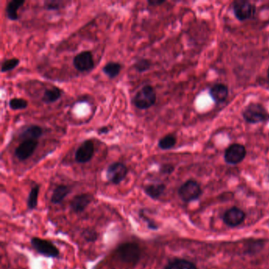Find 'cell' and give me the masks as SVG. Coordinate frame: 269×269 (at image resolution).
<instances>
[{"label": "cell", "instance_id": "cell-1", "mask_svg": "<svg viewBox=\"0 0 269 269\" xmlns=\"http://www.w3.org/2000/svg\"><path fill=\"white\" fill-rule=\"evenodd\" d=\"M242 117L247 123L259 124L269 121V112L263 104L252 102L242 111Z\"/></svg>", "mask_w": 269, "mask_h": 269}, {"label": "cell", "instance_id": "cell-2", "mask_svg": "<svg viewBox=\"0 0 269 269\" xmlns=\"http://www.w3.org/2000/svg\"><path fill=\"white\" fill-rule=\"evenodd\" d=\"M157 95L152 85H146L140 89L132 100V104L140 110L149 109L157 102Z\"/></svg>", "mask_w": 269, "mask_h": 269}, {"label": "cell", "instance_id": "cell-3", "mask_svg": "<svg viewBox=\"0 0 269 269\" xmlns=\"http://www.w3.org/2000/svg\"><path fill=\"white\" fill-rule=\"evenodd\" d=\"M118 256L124 263L136 265L141 259V249L134 242H126L122 244L116 249Z\"/></svg>", "mask_w": 269, "mask_h": 269}, {"label": "cell", "instance_id": "cell-4", "mask_svg": "<svg viewBox=\"0 0 269 269\" xmlns=\"http://www.w3.org/2000/svg\"><path fill=\"white\" fill-rule=\"evenodd\" d=\"M234 14L239 22H245L254 18L257 12V7L246 0H235L232 4Z\"/></svg>", "mask_w": 269, "mask_h": 269}, {"label": "cell", "instance_id": "cell-5", "mask_svg": "<svg viewBox=\"0 0 269 269\" xmlns=\"http://www.w3.org/2000/svg\"><path fill=\"white\" fill-rule=\"evenodd\" d=\"M202 195V189L197 181L194 179L185 182L179 189V196L184 202H191L198 199Z\"/></svg>", "mask_w": 269, "mask_h": 269}, {"label": "cell", "instance_id": "cell-6", "mask_svg": "<svg viewBox=\"0 0 269 269\" xmlns=\"http://www.w3.org/2000/svg\"><path fill=\"white\" fill-rule=\"evenodd\" d=\"M247 150L245 145L240 143H234L229 145L224 152L225 162L230 165H237L245 160Z\"/></svg>", "mask_w": 269, "mask_h": 269}, {"label": "cell", "instance_id": "cell-7", "mask_svg": "<svg viewBox=\"0 0 269 269\" xmlns=\"http://www.w3.org/2000/svg\"><path fill=\"white\" fill-rule=\"evenodd\" d=\"M31 245L33 249L41 255L51 258H56L60 256V251L52 242L39 238L31 239Z\"/></svg>", "mask_w": 269, "mask_h": 269}, {"label": "cell", "instance_id": "cell-8", "mask_svg": "<svg viewBox=\"0 0 269 269\" xmlns=\"http://www.w3.org/2000/svg\"><path fill=\"white\" fill-rule=\"evenodd\" d=\"M128 172H129L128 167L124 164L121 162H114L110 164L107 167L106 176L107 180L112 184L118 185L126 179Z\"/></svg>", "mask_w": 269, "mask_h": 269}, {"label": "cell", "instance_id": "cell-9", "mask_svg": "<svg viewBox=\"0 0 269 269\" xmlns=\"http://www.w3.org/2000/svg\"><path fill=\"white\" fill-rule=\"evenodd\" d=\"M73 66L76 70L80 72H88L95 67L93 55L89 51H84L78 54L73 58Z\"/></svg>", "mask_w": 269, "mask_h": 269}, {"label": "cell", "instance_id": "cell-10", "mask_svg": "<svg viewBox=\"0 0 269 269\" xmlns=\"http://www.w3.org/2000/svg\"><path fill=\"white\" fill-rule=\"evenodd\" d=\"M95 153V145L92 140H86L81 144L75 152V160L79 164H85L92 160Z\"/></svg>", "mask_w": 269, "mask_h": 269}, {"label": "cell", "instance_id": "cell-11", "mask_svg": "<svg viewBox=\"0 0 269 269\" xmlns=\"http://www.w3.org/2000/svg\"><path fill=\"white\" fill-rule=\"evenodd\" d=\"M39 145L38 140H26L23 141L15 149V156L20 161L28 160L34 153L35 150Z\"/></svg>", "mask_w": 269, "mask_h": 269}, {"label": "cell", "instance_id": "cell-12", "mask_svg": "<svg viewBox=\"0 0 269 269\" xmlns=\"http://www.w3.org/2000/svg\"><path fill=\"white\" fill-rule=\"evenodd\" d=\"M245 214L242 209L233 207L229 208L223 214V220L228 227H235L240 225L245 220Z\"/></svg>", "mask_w": 269, "mask_h": 269}, {"label": "cell", "instance_id": "cell-13", "mask_svg": "<svg viewBox=\"0 0 269 269\" xmlns=\"http://www.w3.org/2000/svg\"><path fill=\"white\" fill-rule=\"evenodd\" d=\"M93 200V197L89 194H82L75 196L70 201V208L74 213H83Z\"/></svg>", "mask_w": 269, "mask_h": 269}, {"label": "cell", "instance_id": "cell-14", "mask_svg": "<svg viewBox=\"0 0 269 269\" xmlns=\"http://www.w3.org/2000/svg\"><path fill=\"white\" fill-rule=\"evenodd\" d=\"M209 95L216 104H223L228 98V87L223 83L215 84L210 89Z\"/></svg>", "mask_w": 269, "mask_h": 269}, {"label": "cell", "instance_id": "cell-15", "mask_svg": "<svg viewBox=\"0 0 269 269\" xmlns=\"http://www.w3.org/2000/svg\"><path fill=\"white\" fill-rule=\"evenodd\" d=\"M44 133L42 128L37 125H30L26 126L22 130L19 138L26 141V140H38Z\"/></svg>", "mask_w": 269, "mask_h": 269}, {"label": "cell", "instance_id": "cell-16", "mask_svg": "<svg viewBox=\"0 0 269 269\" xmlns=\"http://www.w3.org/2000/svg\"><path fill=\"white\" fill-rule=\"evenodd\" d=\"M166 189V185L164 183H152L145 186L144 191L145 195L153 200H157L162 196Z\"/></svg>", "mask_w": 269, "mask_h": 269}, {"label": "cell", "instance_id": "cell-17", "mask_svg": "<svg viewBox=\"0 0 269 269\" xmlns=\"http://www.w3.org/2000/svg\"><path fill=\"white\" fill-rule=\"evenodd\" d=\"M24 0H12L6 7V16L10 21H17L19 18L17 10L25 4Z\"/></svg>", "mask_w": 269, "mask_h": 269}, {"label": "cell", "instance_id": "cell-18", "mask_svg": "<svg viewBox=\"0 0 269 269\" xmlns=\"http://www.w3.org/2000/svg\"><path fill=\"white\" fill-rule=\"evenodd\" d=\"M70 193V188L66 185H60L56 186L53 191L51 201L53 204H60L67 198Z\"/></svg>", "mask_w": 269, "mask_h": 269}, {"label": "cell", "instance_id": "cell-19", "mask_svg": "<svg viewBox=\"0 0 269 269\" xmlns=\"http://www.w3.org/2000/svg\"><path fill=\"white\" fill-rule=\"evenodd\" d=\"M62 91L60 88L54 87L47 89L44 92L41 101L45 104H52V103L56 102L57 101L61 98Z\"/></svg>", "mask_w": 269, "mask_h": 269}, {"label": "cell", "instance_id": "cell-20", "mask_svg": "<svg viewBox=\"0 0 269 269\" xmlns=\"http://www.w3.org/2000/svg\"><path fill=\"white\" fill-rule=\"evenodd\" d=\"M122 70V65L117 62H109L107 63L104 68L103 72L107 75V77L111 79H116L118 75L120 74Z\"/></svg>", "mask_w": 269, "mask_h": 269}, {"label": "cell", "instance_id": "cell-21", "mask_svg": "<svg viewBox=\"0 0 269 269\" xmlns=\"http://www.w3.org/2000/svg\"><path fill=\"white\" fill-rule=\"evenodd\" d=\"M164 269H198V267L187 260L176 259L169 262Z\"/></svg>", "mask_w": 269, "mask_h": 269}, {"label": "cell", "instance_id": "cell-22", "mask_svg": "<svg viewBox=\"0 0 269 269\" xmlns=\"http://www.w3.org/2000/svg\"><path fill=\"white\" fill-rule=\"evenodd\" d=\"M176 143H177V138L176 135L169 133L160 138L158 142V146L160 149L170 150L176 146Z\"/></svg>", "mask_w": 269, "mask_h": 269}, {"label": "cell", "instance_id": "cell-23", "mask_svg": "<svg viewBox=\"0 0 269 269\" xmlns=\"http://www.w3.org/2000/svg\"><path fill=\"white\" fill-rule=\"evenodd\" d=\"M40 186L36 185L31 189L28 198L27 205L29 209H35L37 207L38 196H39Z\"/></svg>", "mask_w": 269, "mask_h": 269}, {"label": "cell", "instance_id": "cell-24", "mask_svg": "<svg viewBox=\"0 0 269 269\" xmlns=\"http://www.w3.org/2000/svg\"><path fill=\"white\" fill-rule=\"evenodd\" d=\"M28 105H29L28 101L23 98H12L9 102L10 109L14 110V111L26 109Z\"/></svg>", "mask_w": 269, "mask_h": 269}, {"label": "cell", "instance_id": "cell-25", "mask_svg": "<svg viewBox=\"0 0 269 269\" xmlns=\"http://www.w3.org/2000/svg\"><path fill=\"white\" fill-rule=\"evenodd\" d=\"M152 67V63L147 59H139L135 62L133 68L138 72V73H144L149 70Z\"/></svg>", "mask_w": 269, "mask_h": 269}, {"label": "cell", "instance_id": "cell-26", "mask_svg": "<svg viewBox=\"0 0 269 269\" xmlns=\"http://www.w3.org/2000/svg\"><path fill=\"white\" fill-rule=\"evenodd\" d=\"M19 63H20V60L18 59L13 58L6 60L5 61L3 62L1 72L5 73V72L13 70L19 65Z\"/></svg>", "mask_w": 269, "mask_h": 269}, {"label": "cell", "instance_id": "cell-27", "mask_svg": "<svg viewBox=\"0 0 269 269\" xmlns=\"http://www.w3.org/2000/svg\"><path fill=\"white\" fill-rule=\"evenodd\" d=\"M139 217L142 219L145 223H146L148 228L151 229V230H157V229H158L159 227L157 223H156L153 220H151V219H149V217H147L144 210H141V211L139 212Z\"/></svg>", "mask_w": 269, "mask_h": 269}, {"label": "cell", "instance_id": "cell-28", "mask_svg": "<svg viewBox=\"0 0 269 269\" xmlns=\"http://www.w3.org/2000/svg\"><path fill=\"white\" fill-rule=\"evenodd\" d=\"M82 236L85 241L89 242H94L98 240V234L95 230L92 229H86L82 232Z\"/></svg>", "mask_w": 269, "mask_h": 269}, {"label": "cell", "instance_id": "cell-29", "mask_svg": "<svg viewBox=\"0 0 269 269\" xmlns=\"http://www.w3.org/2000/svg\"><path fill=\"white\" fill-rule=\"evenodd\" d=\"M63 3L60 1H46L45 3V8L48 10H58L62 7Z\"/></svg>", "mask_w": 269, "mask_h": 269}, {"label": "cell", "instance_id": "cell-30", "mask_svg": "<svg viewBox=\"0 0 269 269\" xmlns=\"http://www.w3.org/2000/svg\"><path fill=\"white\" fill-rule=\"evenodd\" d=\"M175 166L170 164H164L161 165L160 172L163 175H170L174 172Z\"/></svg>", "mask_w": 269, "mask_h": 269}, {"label": "cell", "instance_id": "cell-31", "mask_svg": "<svg viewBox=\"0 0 269 269\" xmlns=\"http://www.w3.org/2000/svg\"><path fill=\"white\" fill-rule=\"evenodd\" d=\"M166 3L165 0H148V4L152 7H157V6L162 5Z\"/></svg>", "mask_w": 269, "mask_h": 269}, {"label": "cell", "instance_id": "cell-32", "mask_svg": "<svg viewBox=\"0 0 269 269\" xmlns=\"http://www.w3.org/2000/svg\"><path fill=\"white\" fill-rule=\"evenodd\" d=\"M110 130H111V128L109 126H102V127L98 129V133L99 135L107 134V133H109Z\"/></svg>", "mask_w": 269, "mask_h": 269}, {"label": "cell", "instance_id": "cell-33", "mask_svg": "<svg viewBox=\"0 0 269 269\" xmlns=\"http://www.w3.org/2000/svg\"><path fill=\"white\" fill-rule=\"evenodd\" d=\"M267 79H268V80H269V67H268V69H267Z\"/></svg>", "mask_w": 269, "mask_h": 269}]
</instances>
